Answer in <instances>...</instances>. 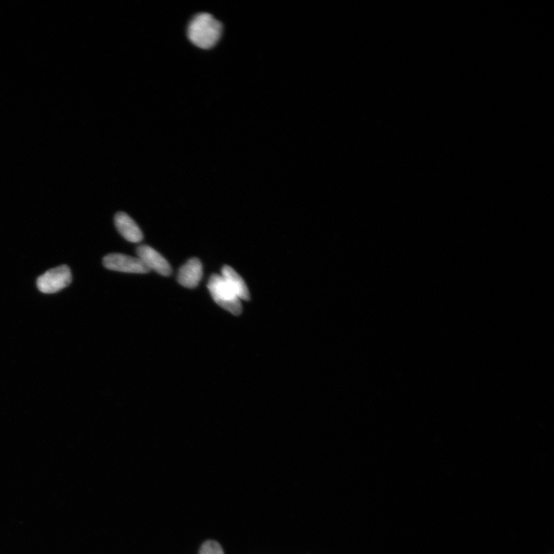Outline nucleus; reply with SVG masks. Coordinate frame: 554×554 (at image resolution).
<instances>
[{"label": "nucleus", "mask_w": 554, "mask_h": 554, "mask_svg": "<svg viewBox=\"0 0 554 554\" xmlns=\"http://www.w3.org/2000/svg\"><path fill=\"white\" fill-rule=\"evenodd\" d=\"M222 33V23L207 13L197 14L187 28L190 41L202 50L213 48L220 40Z\"/></svg>", "instance_id": "nucleus-1"}, {"label": "nucleus", "mask_w": 554, "mask_h": 554, "mask_svg": "<svg viewBox=\"0 0 554 554\" xmlns=\"http://www.w3.org/2000/svg\"><path fill=\"white\" fill-rule=\"evenodd\" d=\"M207 287L214 301L223 309L234 315H240L242 313L241 299L231 290L221 275H212L208 282Z\"/></svg>", "instance_id": "nucleus-2"}, {"label": "nucleus", "mask_w": 554, "mask_h": 554, "mask_svg": "<svg viewBox=\"0 0 554 554\" xmlns=\"http://www.w3.org/2000/svg\"><path fill=\"white\" fill-rule=\"evenodd\" d=\"M72 282V274L67 266L50 269L37 280V287L44 294H54L69 286Z\"/></svg>", "instance_id": "nucleus-3"}, {"label": "nucleus", "mask_w": 554, "mask_h": 554, "mask_svg": "<svg viewBox=\"0 0 554 554\" xmlns=\"http://www.w3.org/2000/svg\"><path fill=\"white\" fill-rule=\"evenodd\" d=\"M104 265L111 271L130 273L148 274L149 269L138 257H130L120 253H112L104 259Z\"/></svg>", "instance_id": "nucleus-4"}, {"label": "nucleus", "mask_w": 554, "mask_h": 554, "mask_svg": "<svg viewBox=\"0 0 554 554\" xmlns=\"http://www.w3.org/2000/svg\"><path fill=\"white\" fill-rule=\"evenodd\" d=\"M137 257L140 259L149 271L169 276L172 274V268L169 262L150 246L143 245L136 249Z\"/></svg>", "instance_id": "nucleus-5"}, {"label": "nucleus", "mask_w": 554, "mask_h": 554, "mask_svg": "<svg viewBox=\"0 0 554 554\" xmlns=\"http://www.w3.org/2000/svg\"><path fill=\"white\" fill-rule=\"evenodd\" d=\"M203 277V265L197 258H192L180 269L177 280L183 287H197Z\"/></svg>", "instance_id": "nucleus-6"}, {"label": "nucleus", "mask_w": 554, "mask_h": 554, "mask_svg": "<svg viewBox=\"0 0 554 554\" xmlns=\"http://www.w3.org/2000/svg\"><path fill=\"white\" fill-rule=\"evenodd\" d=\"M115 225L119 233L131 243H140L143 235L136 222L125 213L120 212L115 215Z\"/></svg>", "instance_id": "nucleus-7"}, {"label": "nucleus", "mask_w": 554, "mask_h": 554, "mask_svg": "<svg viewBox=\"0 0 554 554\" xmlns=\"http://www.w3.org/2000/svg\"><path fill=\"white\" fill-rule=\"evenodd\" d=\"M222 277L229 287L240 299L249 300L250 292L242 277L232 267L225 266L222 269Z\"/></svg>", "instance_id": "nucleus-8"}, {"label": "nucleus", "mask_w": 554, "mask_h": 554, "mask_svg": "<svg viewBox=\"0 0 554 554\" xmlns=\"http://www.w3.org/2000/svg\"><path fill=\"white\" fill-rule=\"evenodd\" d=\"M199 554H225V552L217 541H208L202 545Z\"/></svg>", "instance_id": "nucleus-9"}]
</instances>
